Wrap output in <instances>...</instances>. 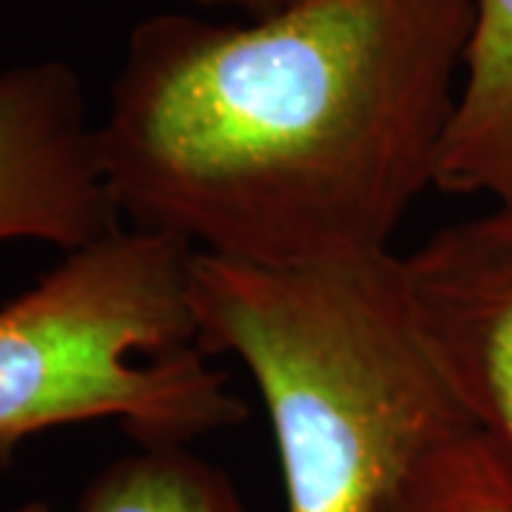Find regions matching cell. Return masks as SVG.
<instances>
[{"mask_svg":"<svg viewBox=\"0 0 512 512\" xmlns=\"http://www.w3.org/2000/svg\"><path fill=\"white\" fill-rule=\"evenodd\" d=\"M296 3H305V0H279V9L282 6H296Z\"/></svg>","mask_w":512,"mask_h":512,"instance_id":"12","label":"cell"},{"mask_svg":"<svg viewBox=\"0 0 512 512\" xmlns=\"http://www.w3.org/2000/svg\"><path fill=\"white\" fill-rule=\"evenodd\" d=\"M191 3H200V6H220V3H228V0H191Z\"/></svg>","mask_w":512,"mask_h":512,"instance_id":"11","label":"cell"},{"mask_svg":"<svg viewBox=\"0 0 512 512\" xmlns=\"http://www.w3.org/2000/svg\"><path fill=\"white\" fill-rule=\"evenodd\" d=\"M373 512H512V458L470 430L430 450Z\"/></svg>","mask_w":512,"mask_h":512,"instance_id":"8","label":"cell"},{"mask_svg":"<svg viewBox=\"0 0 512 512\" xmlns=\"http://www.w3.org/2000/svg\"><path fill=\"white\" fill-rule=\"evenodd\" d=\"M77 512H251L234 478L188 444L137 447L86 484Z\"/></svg>","mask_w":512,"mask_h":512,"instance_id":"7","label":"cell"},{"mask_svg":"<svg viewBox=\"0 0 512 512\" xmlns=\"http://www.w3.org/2000/svg\"><path fill=\"white\" fill-rule=\"evenodd\" d=\"M436 188L512 202V0H476Z\"/></svg>","mask_w":512,"mask_h":512,"instance_id":"6","label":"cell"},{"mask_svg":"<svg viewBox=\"0 0 512 512\" xmlns=\"http://www.w3.org/2000/svg\"><path fill=\"white\" fill-rule=\"evenodd\" d=\"M402 268L458 402L512 458V202L433 231Z\"/></svg>","mask_w":512,"mask_h":512,"instance_id":"5","label":"cell"},{"mask_svg":"<svg viewBox=\"0 0 512 512\" xmlns=\"http://www.w3.org/2000/svg\"><path fill=\"white\" fill-rule=\"evenodd\" d=\"M228 3L248 12L251 18H268V15L279 12V0H228Z\"/></svg>","mask_w":512,"mask_h":512,"instance_id":"9","label":"cell"},{"mask_svg":"<svg viewBox=\"0 0 512 512\" xmlns=\"http://www.w3.org/2000/svg\"><path fill=\"white\" fill-rule=\"evenodd\" d=\"M123 228L80 77L63 60L0 72V242L66 254Z\"/></svg>","mask_w":512,"mask_h":512,"instance_id":"4","label":"cell"},{"mask_svg":"<svg viewBox=\"0 0 512 512\" xmlns=\"http://www.w3.org/2000/svg\"><path fill=\"white\" fill-rule=\"evenodd\" d=\"M208 356L248 367L288 512H373L430 450L478 430L419 325L402 256L262 268L197 254Z\"/></svg>","mask_w":512,"mask_h":512,"instance_id":"2","label":"cell"},{"mask_svg":"<svg viewBox=\"0 0 512 512\" xmlns=\"http://www.w3.org/2000/svg\"><path fill=\"white\" fill-rule=\"evenodd\" d=\"M476 0H305L131 29L97 126L128 228L305 268L393 254L436 188Z\"/></svg>","mask_w":512,"mask_h":512,"instance_id":"1","label":"cell"},{"mask_svg":"<svg viewBox=\"0 0 512 512\" xmlns=\"http://www.w3.org/2000/svg\"><path fill=\"white\" fill-rule=\"evenodd\" d=\"M6 512H55L49 504H43V501H29V504H23V507H15V510H6Z\"/></svg>","mask_w":512,"mask_h":512,"instance_id":"10","label":"cell"},{"mask_svg":"<svg viewBox=\"0 0 512 512\" xmlns=\"http://www.w3.org/2000/svg\"><path fill=\"white\" fill-rule=\"evenodd\" d=\"M194 256L183 239L117 228L0 305V470L66 424L111 419L143 447H191L248 419L200 345Z\"/></svg>","mask_w":512,"mask_h":512,"instance_id":"3","label":"cell"}]
</instances>
